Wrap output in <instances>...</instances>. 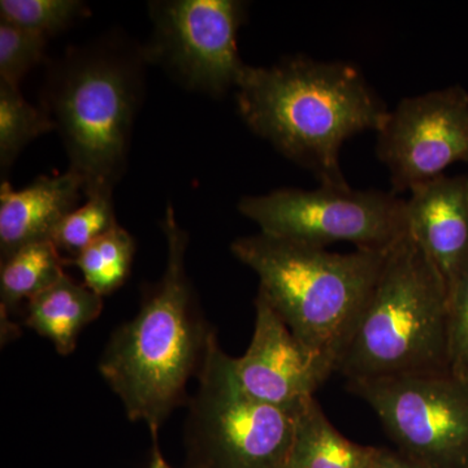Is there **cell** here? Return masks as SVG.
<instances>
[{
  "mask_svg": "<svg viewBox=\"0 0 468 468\" xmlns=\"http://www.w3.org/2000/svg\"><path fill=\"white\" fill-rule=\"evenodd\" d=\"M239 209L261 233L323 249L346 241L356 249L384 250L408 232L405 199L375 190L280 189L243 197Z\"/></svg>",
  "mask_w": 468,
  "mask_h": 468,
  "instance_id": "7",
  "label": "cell"
},
{
  "mask_svg": "<svg viewBox=\"0 0 468 468\" xmlns=\"http://www.w3.org/2000/svg\"><path fill=\"white\" fill-rule=\"evenodd\" d=\"M155 24L144 58L159 61L193 90L220 95L236 88L248 64L237 36L245 7L236 0L153 3Z\"/></svg>",
  "mask_w": 468,
  "mask_h": 468,
  "instance_id": "9",
  "label": "cell"
},
{
  "mask_svg": "<svg viewBox=\"0 0 468 468\" xmlns=\"http://www.w3.org/2000/svg\"><path fill=\"white\" fill-rule=\"evenodd\" d=\"M84 194L79 176L67 171L41 176L24 189L0 187V254L2 261L29 243L51 239L68 214L76 209Z\"/></svg>",
  "mask_w": 468,
  "mask_h": 468,
  "instance_id": "13",
  "label": "cell"
},
{
  "mask_svg": "<svg viewBox=\"0 0 468 468\" xmlns=\"http://www.w3.org/2000/svg\"><path fill=\"white\" fill-rule=\"evenodd\" d=\"M406 226L451 288L468 268V177L442 175L410 190Z\"/></svg>",
  "mask_w": 468,
  "mask_h": 468,
  "instance_id": "12",
  "label": "cell"
},
{
  "mask_svg": "<svg viewBox=\"0 0 468 468\" xmlns=\"http://www.w3.org/2000/svg\"><path fill=\"white\" fill-rule=\"evenodd\" d=\"M449 369L468 381V268L448 289Z\"/></svg>",
  "mask_w": 468,
  "mask_h": 468,
  "instance_id": "22",
  "label": "cell"
},
{
  "mask_svg": "<svg viewBox=\"0 0 468 468\" xmlns=\"http://www.w3.org/2000/svg\"><path fill=\"white\" fill-rule=\"evenodd\" d=\"M378 155L396 192L411 190L468 163V94L461 86L405 98L378 132Z\"/></svg>",
  "mask_w": 468,
  "mask_h": 468,
  "instance_id": "10",
  "label": "cell"
},
{
  "mask_svg": "<svg viewBox=\"0 0 468 468\" xmlns=\"http://www.w3.org/2000/svg\"><path fill=\"white\" fill-rule=\"evenodd\" d=\"M167 264L144 295L133 319L111 335L100 372L132 421H144L158 436L171 412L186 399L214 334L203 319L186 273L189 236L168 206L162 223Z\"/></svg>",
  "mask_w": 468,
  "mask_h": 468,
  "instance_id": "2",
  "label": "cell"
},
{
  "mask_svg": "<svg viewBox=\"0 0 468 468\" xmlns=\"http://www.w3.org/2000/svg\"><path fill=\"white\" fill-rule=\"evenodd\" d=\"M377 449L341 435L313 397L298 410L286 468H372Z\"/></svg>",
  "mask_w": 468,
  "mask_h": 468,
  "instance_id": "15",
  "label": "cell"
},
{
  "mask_svg": "<svg viewBox=\"0 0 468 468\" xmlns=\"http://www.w3.org/2000/svg\"><path fill=\"white\" fill-rule=\"evenodd\" d=\"M347 383L405 457L426 468L467 466V380L445 369Z\"/></svg>",
  "mask_w": 468,
  "mask_h": 468,
  "instance_id": "8",
  "label": "cell"
},
{
  "mask_svg": "<svg viewBox=\"0 0 468 468\" xmlns=\"http://www.w3.org/2000/svg\"><path fill=\"white\" fill-rule=\"evenodd\" d=\"M237 106L254 133L309 168L322 186L350 187L340 165L347 138L380 131L389 111L350 64L291 58L272 67L246 66Z\"/></svg>",
  "mask_w": 468,
  "mask_h": 468,
  "instance_id": "1",
  "label": "cell"
},
{
  "mask_svg": "<svg viewBox=\"0 0 468 468\" xmlns=\"http://www.w3.org/2000/svg\"><path fill=\"white\" fill-rule=\"evenodd\" d=\"M70 261L61 257L51 239L29 243L2 261L0 298L2 313L17 309L24 301L55 284Z\"/></svg>",
  "mask_w": 468,
  "mask_h": 468,
  "instance_id": "16",
  "label": "cell"
},
{
  "mask_svg": "<svg viewBox=\"0 0 468 468\" xmlns=\"http://www.w3.org/2000/svg\"><path fill=\"white\" fill-rule=\"evenodd\" d=\"M48 37L0 21V81L18 86L45 58Z\"/></svg>",
  "mask_w": 468,
  "mask_h": 468,
  "instance_id": "21",
  "label": "cell"
},
{
  "mask_svg": "<svg viewBox=\"0 0 468 468\" xmlns=\"http://www.w3.org/2000/svg\"><path fill=\"white\" fill-rule=\"evenodd\" d=\"M464 468H468V463H467V466H466V467H464Z\"/></svg>",
  "mask_w": 468,
  "mask_h": 468,
  "instance_id": "25",
  "label": "cell"
},
{
  "mask_svg": "<svg viewBox=\"0 0 468 468\" xmlns=\"http://www.w3.org/2000/svg\"><path fill=\"white\" fill-rule=\"evenodd\" d=\"M197 377L185 431L187 468L288 467L298 411L246 392L217 332Z\"/></svg>",
  "mask_w": 468,
  "mask_h": 468,
  "instance_id": "6",
  "label": "cell"
},
{
  "mask_svg": "<svg viewBox=\"0 0 468 468\" xmlns=\"http://www.w3.org/2000/svg\"><path fill=\"white\" fill-rule=\"evenodd\" d=\"M88 14L77 0H2L0 21L50 37Z\"/></svg>",
  "mask_w": 468,
  "mask_h": 468,
  "instance_id": "20",
  "label": "cell"
},
{
  "mask_svg": "<svg viewBox=\"0 0 468 468\" xmlns=\"http://www.w3.org/2000/svg\"><path fill=\"white\" fill-rule=\"evenodd\" d=\"M109 48H85L57 67L48 110L61 137L68 171L88 198L112 197L126 165L141 95V61Z\"/></svg>",
  "mask_w": 468,
  "mask_h": 468,
  "instance_id": "5",
  "label": "cell"
},
{
  "mask_svg": "<svg viewBox=\"0 0 468 468\" xmlns=\"http://www.w3.org/2000/svg\"><path fill=\"white\" fill-rule=\"evenodd\" d=\"M117 226L112 197L88 198L84 206L68 214L52 233L51 241L58 251L70 255V263L95 239Z\"/></svg>",
  "mask_w": 468,
  "mask_h": 468,
  "instance_id": "19",
  "label": "cell"
},
{
  "mask_svg": "<svg viewBox=\"0 0 468 468\" xmlns=\"http://www.w3.org/2000/svg\"><path fill=\"white\" fill-rule=\"evenodd\" d=\"M372 468H426L417 462L405 457L399 451H389V449H377L374 464Z\"/></svg>",
  "mask_w": 468,
  "mask_h": 468,
  "instance_id": "23",
  "label": "cell"
},
{
  "mask_svg": "<svg viewBox=\"0 0 468 468\" xmlns=\"http://www.w3.org/2000/svg\"><path fill=\"white\" fill-rule=\"evenodd\" d=\"M390 248L338 254L261 232L230 246L260 277L261 300L332 372Z\"/></svg>",
  "mask_w": 468,
  "mask_h": 468,
  "instance_id": "3",
  "label": "cell"
},
{
  "mask_svg": "<svg viewBox=\"0 0 468 468\" xmlns=\"http://www.w3.org/2000/svg\"><path fill=\"white\" fill-rule=\"evenodd\" d=\"M103 310V298L64 273L27 302L26 324L54 344L60 356L76 349L77 337Z\"/></svg>",
  "mask_w": 468,
  "mask_h": 468,
  "instance_id": "14",
  "label": "cell"
},
{
  "mask_svg": "<svg viewBox=\"0 0 468 468\" xmlns=\"http://www.w3.org/2000/svg\"><path fill=\"white\" fill-rule=\"evenodd\" d=\"M134 250L133 237L117 224L80 252L72 263L81 271L84 284L103 297L124 284Z\"/></svg>",
  "mask_w": 468,
  "mask_h": 468,
  "instance_id": "17",
  "label": "cell"
},
{
  "mask_svg": "<svg viewBox=\"0 0 468 468\" xmlns=\"http://www.w3.org/2000/svg\"><path fill=\"white\" fill-rule=\"evenodd\" d=\"M149 468H172L165 461L162 451H160L158 436H153V452H151Z\"/></svg>",
  "mask_w": 468,
  "mask_h": 468,
  "instance_id": "24",
  "label": "cell"
},
{
  "mask_svg": "<svg viewBox=\"0 0 468 468\" xmlns=\"http://www.w3.org/2000/svg\"><path fill=\"white\" fill-rule=\"evenodd\" d=\"M448 288L406 232L383 268L335 365L347 381L449 369Z\"/></svg>",
  "mask_w": 468,
  "mask_h": 468,
  "instance_id": "4",
  "label": "cell"
},
{
  "mask_svg": "<svg viewBox=\"0 0 468 468\" xmlns=\"http://www.w3.org/2000/svg\"><path fill=\"white\" fill-rule=\"evenodd\" d=\"M233 365L246 392L289 411H298L334 374L260 295L255 298L251 343L242 356L233 358Z\"/></svg>",
  "mask_w": 468,
  "mask_h": 468,
  "instance_id": "11",
  "label": "cell"
},
{
  "mask_svg": "<svg viewBox=\"0 0 468 468\" xmlns=\"http://www.w3.org/2000/svg\"><path fill=\"white\" fill-rule=\"evenodd\" d=\"M57 129L46 110L23 97L18 86L0 81V165L7 171L18 154L42 134Z\"/></svg>",
  "mask_w": 468,
  "mask_h": 468,
  "instance_id": "18",
  "label": "cell"
}]
</instances>
